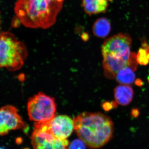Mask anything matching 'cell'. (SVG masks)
<instances>
[{
	"mask_svg": "<svg viewBox=\"0 0 149 149\" xmlns=\"http://www.w3.org/2000/svg\"><path fill=\"white\" fill-rule=\"evenodd\" d=\"M131 114L134 117H137L139 115V111L136 109H133L132 110V111H131Z\"/></svg>",
	"mask_w": 149,
	"mask_h": 149,
	"instance_id": "obj_16",
	"label": "cell"
},
{
	"mask_svg": "<svg viewBox=\"0 0 149 149\" xmlns=\"http://www.w3.org/2000/svg\"><path fill=\"white\" fill-rule=\"evenodd\" d=\"M49 124L54 136L61 140H66L74 130L73 119L64 115H56Z\"/></svg>",
	"mask_w": 149,
	"mask_h": 149,
	"instance_id": "obj_8",
	"label": "cell"
},
{
	"mask_svg": "<svg viewBox=\"0 0 149 149\" xmlns=\"http://www.w3.org/2000/svg\"><path fill=\"white\" fill-rule=\"evenodd\" d=\"M103 108L106 111H109V110L114 108L113 104L112 102H106L104 103L102 105Z\"/></svg>",
	"mask_w": 149,
	"mask_h": 149,
	"instance_id": "obj_15",
	"label": "cell"
},
{
	"mask_svg": "<svg viewBox=\"0 0 149 149\" xmlns=\"http://www.w3.org/2000/svg\"><path fill=\"white\" fill-rule=\"evenodd\" d=\"M58 1H59L63 2V1H64V0H58Z\"/></svg>",
	"mask_w": 149,
	"mask_h": 149,
	"instance_id": "obj_18",
	"label": "cell"
},
{
	"mask_svg": "<svg viewBox=\"0 0 149 149\" xmlns=\"http://www.w3.org/2000/svg\"><path fill=\"white\" fill-rule=\"evenodd\" d=\"M111 29L110 22L105 17L98 19L93 25V34L96 37L100 38H104L107 36Z\"/></svg>",
	"mask_w": 149,
	"mask_h": 149,
	"instance_id": "obj_11",
	"label": "cell"
},
{
	"mask_svg": "<svg viewBox=\"0 0 149 149\" xmlns=\"http://www.w3.org/2000/svg\"><path fill=\"white\" fill-rule=\"evenodd\" d=\"M86 144L81 139H75L72 141L68 146V148L70 149H85Z\"/></svg>",
	"mask_w": 149,
	"mask_h": 149,
	"instance_id": "obj_14",
	"label": "cell"
},
{
	"mask_svg": "<svg viewBox=\"0 0 149 149\" xmlns=\"http://www.w3.org/2000/svg\"><path fill=\"white\" fill-rule=\"evenodd\" d=\"M132 39L127 33H119L107 39L102 47L103 56L128 64Z\"/></svg>",
	"mask_w": 149,
	"mask_h": 149,
	"instance_id": "obj_5",
	"label": "cell"
},
{
	"mask_svg": "<svg viewBox=\"0 0 149 149\" xmlns=\"http://www.w3.org/2000/svg\"><path fill=\"white\" fill-rule=\"evenodd\" d=\"M24 123L16 108L6 106L0 108V135L4 136L12 130L23 128Z\"/></svg>",
	"mask_w": 149,
	"mask_h": 149,
	"instance_id": "obj_7",
	"label": "cell"
},
{
	"mask_svg": "<svg viewBox=\"0 0 149 149\" xmlns=\"http://www.w3.org/2000/svg\"><path fill=\"white\" fill-rule=\"evenodd\" d=\"M135 70L129 65L124 67L116 75V81L123 85H129L132 84L136 78V74L134 73Z\"/></svg>",
	"mask_w": 149,
	"mask_h": 149,
	"instance_id": "obj_12",
	"label": "cell"
},
{
	"mask_svg": "<svg viewBox=\"0 0 149 149\" xmlns=\"http://www.w3.org/2000/svg\"><path fill=\"white\" fill-rule=\"evenodd\" d=\"M135 83H136V85L138 86H141L143 85V81L140 79H137L135 81Z\"/></svg>",
	"mask_w": 149,
	"mask_h": 149,
	"instance_id": "obj_17",
	"label": "cell"
},
{
	"mask_svg": "<svg viewBox=\"0 0 149 149\" xmlns=\"http://www.w3.org/2000/svg\"><path fill=\"white\" fill-rule=\"evenodd\" d=\"M27 109L29 120L47 122L55 116L56 106L54 97L40 92L29 99Z\"/></svg>",
	"mask_w": 149,
	"mask_h": 149,
	"instance_id": "obj_4",
	"label": "cell"
},
{
	"mask_svg": "<svg viewBox=\"0 0 149 149\" xmlns=\"http://www.w3.org/2000/svg\"><path fill=\"white\" fill-rule=\"evenodd\" d=\"M108 0H83V8L89 15L105 12L108 7Z\"/></svg>",
	"mask_w": 149,
	"mask_h": 149,
	"instance_id": "obj_10",
	"label": "cell"
},
{
	"mask_svg": "<svg viewBox=\"0 0 149 149\" xmlns=\"http://www.w3.org/2000/svg\"><path fill=\"white\" fill-rule=\"evenodd\" d=\"M73 119L76 134L89 148L103 146L112 137V121L101 113L83 112Z\"/></svg>",
	"mask_w": 149,
	"mask_h": 149,
	"instance_id": "obj_2",
	"label": "cell"
},
{
	"mask_svg": "<svg viewBox=\"0 0 149 149\" xmlns=\"http://www.w3.org/2000/svg\"><path fill=\"white\" fill-rule=\"evenodd\" d=\"M47 122H35L31 137V144L35 149H66L69 145L67 139L56 138L51 132Z\"/></svg>",
	"mask_w": 149,
	"mask_h": 149,
	"instance_id": "obj_6",
	"label": "cell"
},
{
	"mask_svg": "<svg viewBox=\"0 0 149 149\" xmlns=\"http://www.w3.org/2000/svg\"><path fill=\"white\" fill-rule=\"evenodd\" d=\"M63 5L57 0H17L14 10L25 27L47 29L55 23Z\"/></svg>",
	"mask_w": 149,
	"mask_h": 149,
	"instance_id": "obj_1",
	"label": "cell"
},
{
	"mask_svg": "<svg viewBox=\"0 0 149 149\" xmlns=\"http://www.w3.org/2000/svg\"><path fill=\"white\" fill-rule=\"evenodd\" d=\"M142 46L136 55V60L141 65H146L149 63V45L146 40H143Z\"/></svg>",
	"mask_w": 149,
	"mask_h": 149,
	"instance_id": "obj_13",
	"label": "cell"
},
{
	"mask_svg": "<svg viewBox=\"0 0 149 149\" xmlns=\"http://www.w3.org/2000/svg\"><path fill=\"white\" fill-rule=\"evenodd\" d=\"M57 1H58V0H57Z\"/></svg>",
	"mask_w": 149,
	"mask_h": 149,
	"instance_id": "obj_20",
	"label": "cell"
},
{
	"mask_svg": "<svg viewBox=\"0 0 149 149\" xmlns=\"http://www.w3.org/2000/svg\"><path fill=\"white\" fill-rule=\"evenodd\" d=\"M133 91L131 86L128 85H118L114 90L116 101L122 106H126L132 101Z\"/></svg>",
	"mask_w": 149,
	"mask_h": 149,
	"instance_id": "obj_9",
	"label": "cell"
},
{
	"mask_svg": "<svg viewBox=\"0 0 149 149\" xmlns=\"http://www.w3.org/2000/svg\"><path fill=\"white\" fill-rule=\"evenodd\" d=\"M28 52L24 43L12 33L0 32V68L14 71L22 67Z\"/></svg>",
	"mask_w": 149,
	"mask_h": 149,
	"instance_id": "obj_3",
	"label": "cell"
},
{
	"mask_svg": "<svg viewBox=\"0 0 149 149\" xmlns=\"http://www.w3.org/2000/svg\"><path fill=\"white\" fill-rule=\"evenodd\" d=\"M148 82H149V76L148 77Z\"/></svg>",
	"mask_w": 149,
	"mask_h": 149,
	"instance_id": "obj_19",
	"label": "cell"
}]
</instances>
